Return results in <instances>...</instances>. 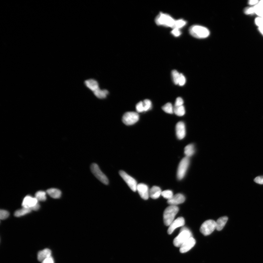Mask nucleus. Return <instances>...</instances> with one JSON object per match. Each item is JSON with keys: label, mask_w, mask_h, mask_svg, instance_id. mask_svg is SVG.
I'll return each instance as SVG.
<instances>
[{"label": "nucleus", "mask_w": 263, "mask_h": 263, "mask_svg": "<svg viewBox=\"0 0 263 263\" xmlns=\"http://www.w3.org/2000/svg\"><path fill=\"white\" fill-rule=\"evenodd\" d=\"M191 237L193 236L190 231L186 227H183L181 229L180 234L173 240V244L175 246L180 248L184 243Z\"/></svg>", "instance_id": "f257e3e1"}, {"label": "nucleus", "mask_w": 263, "mask_h": 263, "mask_svg": "<svg viewBox=\"0 0 263 263\" xmlns=\"http://www.w3.org/2000/svg\"><path fill=\"white\" fill-rule=\"evenodd\" d=\"M178 211V207L175 206H170L165 209L163 213V221L166 226H170Z\"/></svg>", "instance_id": "f03ea898"}, {"label": "nucleus", "mask_w": 263, "mask_h": 263, "mask_svg": "<svg viewBox=\"0 0 263 263\" xmlns=\"http://www.w3.org/2000/svg\"><path fill=\"white\" fill-rule=\"evenodd\" d=\"M190 34L196 38L204 39L208 36L210 31L207 28L200 25H193L189 29Z\"/></svg>", "instance_id": "7ed1b4c3"}, {"label": "nucleus", "mask_w": 263, "mask_h": 263, "mask_svg": "<svg viewBox=\"0 0 263 263\" xmlns=\"http://www.w3.org/2000/svg\"><path fill=\"white\" fill-rule=\"evenodd\" d=\"M175 21L170 15L161 13L155 18V22L158 25H162L173 28Z\"/></svg>", "instance_id": "20e7f679"}, {"label": "nucleus", "mask_w": 263, "mask_h": 263, "mask_svg": "<svg viewBox=\"0 0 263 263\" xmlns=\"http://www.w3.org/2000/svg\"><path fill=\"white\" fill-rule=\"evenodd\" d=\"M216 229V222L214 220H209L203 223L200 228V232L204 236L212 234Z\"/></svg>", "instance_id": "39448f33"}, {"label": "nucleus", "mask_w": 263, "mask_h": 263, "mask_svg": "<svg viewBox=\"0 0 263 263\" xmlns=\"http://www.w3.org/2000/svg\"><path fill=\"white\" fill-rule=\"evenodd\" d=\"M190 159L188 157H185L181 161L179 165L177 172V178L179 180H181L185 176L187 170L188 168Z\"/></svg>", "instance_id": "423d86ee"}, {"label": "nucleus", "mask_w": 263, "mask_h": 263, "mask_svg": "<svg viewBox=\"0 0 263 263\" xmlns=\"http://www.w3.org/2000/svg\"><path fill=\"white\" fill-rule=\"evenodd\" d=\"M91 170L93 174L102 183L106 185L109 184L108 178L102 172L97 164L95 163H93L91 166Z\"/></svg>", "instance_id": "0eeeda50"}, {"label": "nucleus", "mask_w": 263, "mask_h": 263, "mask_svg": "<svg viewBox=\"0 0 263 263\" xmlns=\"http://www.w3.org/2000/svg\"><path fill=\"white\" fill-rule=\"evenodd\" d=\"M139 116L138 113L129 111L125 113L123 117L122 120L123 123L127 125L134 124L139 120Z\"/></svg>", "instance_id": "6e6552de"}, {"label": "nucleus", "mask_w": 263, "mask_h": 263, "mask_svg": "<svg viewBox=\"0 0 263 263\" xmlns=\"http://www.w3.org/2000/svg\"><path fill=\"white\" fill-rule=\"evenodd\" d=\"M119 174L131 190L133 192H136L138 184L136 180L123 170L119 171Z\"/></svg>", "instance_id": "1a4fd4ad"}, {"label": "nucleus", "mask_w": 263, "mask_h": 263, "mask_svg": "<svg viewBox=\"0 0 263 263\" xmlns=\"http://www.w3.org/2000/svg\"><path fill=\"white\" fill-rule=\"evenodd\" d=\"M185 224V219L183 217H179L178 218L175 219L171 223L167 230V233L169 235H170L174 232V231L177 228L182 227L184 226Z\"/></svg>", "instance_id": "9d476101"}, {"label": "nucleus", "mask_w": 263, "mask_h": 263, "mask_svg": "<svg viewBox=\"0 0 263 263\" xmlns=\"http://www.w3.org/2000/svg\"><path fill=\"white\" fill-rule=\"evenodd\" d=\"M137 191L141 198L144 200H148L149 197V190L146 185L142 183L138 184L137 187Z\"/></svg>", "instance_id": "9b49d317"}, {"label": "nucleus", "mask_w": 263, "mask_h": 263, "mask_svg": "<svg viewBox=\"0 0 263 263\" xmlns=\"http://www.w3.org/2000/svg\"><path fill=\"white\" fill-rule=\"evenodd\" d=\"M196 241L193 237L188 239L180 247V251L182 253H186L192 249L196 244Z\"/></svg>", "instance_id": "f8f14e48"}, {"label": "nucleus", "mask_w": 263, "mask_h": 263, "mask_svg": "<svg viewBox=\"0 0 263 263\" xmlns=\"http://www.w3.org/2000/svg\"><path fill=\"white\" fill-rule=\"evenodd\" d=\"M39 203L38 201L35 197L27 196L24 198L22 206L23 207L31 209Z\"/></svg>", "instance_id": "ddd939ff"}, {"label": "nucleus", "mask_w": 263, "mask_h": 263, "mask_svg": "<svg viewBox=\"0 0 263 263\" xmlns=\"http://www.w3.org/2000/svg\"><path fill=\"white\" fill-rule=\"evenodd\" d=\"M176 132L177 137L180 140L184 139L186 135V128L184 122L180 121L177 123L176 126Z\"/></svg>", "instance_id": "4468645a"}, {"label": "nucleus", "mask_w": 263, "mask_h": 263, "mask_svg": "<svg viewBox=\"0 0 263 263\" xmlns=\"http://www.w3.org/2000/svg\"><path fill=\"white\" fill-rule=\"evenodd\" d=\"M185 196L181 194H177L173 196L172 198L168 200L167 202L170 206H175L178 205L185 202Z\"/></svg>", "instance_id": "2eb2a0df"}, {"label": "nucleus", "mask_w": 263, "mask_h": 263, "mask_svg": "<svg viewBox=\"0 0 263 263\" xmlns=\"http://www.w3.org/2000/svg\"><path fill=\"white\" fill-rule=\"evenodd\" d=\"M52 252L50 250L46 248L40 251L38 254L37 258L39 261L43 262L47 258L51 256Z\"/></svg>", "instance_id": "dca6fc26"}, {"label": "nucleus", "mask_w": 263, "mask_h": 263, "mask_svg": "<svg viewBox=\"0 0 263 263\" xmlns=\"http://www.w3.org/2000/svg\"><path fill=\"white\" fill-rule=\"evenodd\" d=\"M162 191L159 187L153 186L149 191V196L151 198L153 199H156L159 198L161 195Z\"/></svg>", "instance_id": "f3484780"}, {"label": "nucleus", "mask_w": 263, "mask_h": 263, "mask_svg": "<svg viewBox=\"0 0 263 263\" xmlns=\"http://www.w3.org/2000/svg\"><path fill=\"white\" fill-rule=\"evenodd\" d=\"M85 84L89 89L93 92L99 88L98 83L94 79L87 80L85 81Z\"/></svg>", "instance_id": "a211bd4d"}, {"label": "nucleus", "mask_w": 263, "mask_h": 263, "mask_svg": "<svg viewBox=\"0 0 263 263\" xmlns=\"http://www.w3.org/2000/svg\"><path fill=\"white\" fill-rule=\"evenodd\" d=\"M228 220V217L223 216L219 218L216 222V229L220 231L224 228Z\"/></svg>", "instance_id": "6ab92c4d"}, {"label": "nucleus", "mask_w": 263, "mask_h": 263, "mask_svg": "<svg viewBox=\"0 0 263 263\" xmlns=\"http://www.w3.org/2000/svg\"><path fill=\"white\" fill-rule=\"evenodd\" d=\"M47 193L48 194L53 198H59L61 196V192L58 189L56 188L49 189L47 190Z\"/></svg>", "instance_id": "aec40b11"}, {"label": "nucleus", "mask_w": 263, "mask_h": 263, "mask_svg": "<svg viewBox=\"0 0 263 263\" xmlns=\"http://www.w3.org/2000/svg\"><path fill=\"white\" fill-rule=\"evenodd\" d=\"M195 152L194 145L190 144L187 145L185 148L184 153L186 157H189L192 156Z\"/></svg>", "instance_id": "412c9836"}, {"label": "nucleus", "mask_w": 263, "mask_h": 263, "mask_svg": "<svg viewBox=\"0 0 263 263\" xmlns=\"http://www.w3.org/2000/svg\"><path fill=\"white\" fill-rule=\"evenodd\" d=\"M31 211L30 208L23 207V208L16 211L15 215L17 217L23 216L30 213Z\"/></svg>", "instance_id": "4be33fe9"}, {"label": "nucleus", "mask_w": 263, "mask_h": 263, "mask_svg": "<svg viewBox=\"0 0 263 263\" xmlns=\"http://www.w3.org/2000/svg\"><path fill=\"white\" fill-rule=\"evenodd\" d=\"M95 96L100 99H103L106 97L108 94V91L106 90H102L100 89H97V90L94 92Z\"/></svg>", "instance_id": "5701e85b"}, {"label": "nucleus", "mask_w": 263, "mask_h": 263, "mask_svg": "<svg viewBox=\"0 0 263 263\" xmlns=\"http://www.w3.org/2000/svg\"><path fill=\"white\" fill-rule=\"evenodd\" d=\"M35 198L38 202H44L47 200L46 193L43 191H39L36 193Z\"/></svg>", "instance_id": "b1692460"}, {"label": "nucleus", "mask_w": 263, "mask_h": 263, "mask_svg": "<svg viewBox=\"0 0 263 263\" xmlns=\"http://www.w3.org/2000/svg\"><path fill=\"white\" fill-rule=\"evenodd\" d=\"M174 113L178 116H183L185 113V109L184 106H175L174 108Z\"/></svg>", "instance_id": "393cba45"}, {"label": "nucleus", "mask_w": 263, "mask_h": 263, "mask_svg": "<svg viewBox=\"0 0 263 263\" xmlns=\"http://www.w3.org/2000/svg\"><path fill=\"white\" fill-rule=\"evenodd\" d=\"M163 110L168 114H172L174 113V108L170 103H167L162 107Z\"/></svg>", "instance_id": "a878e982"}, {"label": "nucleus", "mask_w": 263, "mask_h": 263, "mask_svg": "<svg viewBox=\"0 0 263 263\" xmlns=\"http://www.w3.org/2000/svg\"><path fill=\"white\" fill-rule=\"evenodd\" d=\"M181 73H179L178 71L176 70H174L172 71L171 75L173 80V82L175 85H178L179 80L181 77Z\"/></svg>", "instance_id": "bb28decb"}, {"label": "nucleus", "mask_w": 263, "mask_h": 263, "mask_svg": "<svg viewBox=\"0 0 263 263\" xmlns=\"http://www.w3.org/2000/svg\"><path fill=\"white\" fill-rule=\"evenodd\" d=\"M186 22L182 19L176 20L173 29H180L181 28L184 27L186 24Z\"/></svg>", "instance_id": "cd10ccee"}, {"label": "nucleus", "mask_w": 263, "mask_h": 263, "mask_svg": "<svg viewBox=\"0 0 263 263\" xmlns=\"http://www.w3.org/2000/svg\"><path fill=\"white\" fill-rule=\"evenodd\" d=\"M161 196L169 200L172 198L173 196V193L171 190H166L162 192Z\"/></svg>", "instance_id": "c85d7f7f"}, {"label": "nucleus", "mask_w": 263, "mask_h": 263, "mask_svg": "<svg viewBox=\"0 0 263 263\" xmlns=\"http://www.w3.org/2000/svg\"><path fill=\"white\" fill-rule=\"evenodd\" d=\"M144 111H146L150 110L152 107V103L149 99H146L143 101Z\"/></svg>", "instance_id": "c756f323"}, {"label": "nucleus", "mask_w": 263, "mask_h": 263, "mask_svg": "<svg viewBox=\"0 0 263 263\" xmlns=\"http://www.w3.org/2000/svg\"><path fill=\"white\" fill-rule=\"evenodd\" d=\"M9 213L7 211L5 210H1L0 211V219L1 220H5L8 218Z\"/></svg>", "instance_id": "7c9ffc66"}, {"label": "nucleus", "mask_w": 263, "mask_h": 263, "mask_svg": "<svg viewBox=\"0 0 263 263\" xmlns=\"http://www.w3.org/2000/svg\"><path fill=\"white\" fill-rule=\"evenodd\" d=\"M136 108L137 112L141 113L144 111L143 102L140 101L136 105Z\"/></svg>", "instance_id": "2f4dec72"}, {"label": "nucleus", "mask_w": 263, "mask_h": 263, "mask_svg": "<svg viewBox=\"0 0 263 263\" xmlns=\"http://www.w3.org/2000/svg\"><path fill=\"white\" fill-rule=\"evenodd\" d=\"M186 82V78H185L184 76L183 75L182 73H181L180 78L179 81L178 85H180V86H183L185 85Z\"/></svg>", "instance_id": "473e14b6"}, {"label": "nucleus", "mask_w": 263, "mask_h": 263, "mask_svg": "<svg viewBox=\"0 0 263 263\" xmlns=\"http://www.w3.org/2000/svg\"><path fill=\"white\" fill-rule=\"evenodd\" d=\"M184 102L183 99L181 97H178L175 101V106H182L184 104Z\"/></svg>", "instance_id": "72a5a7b5"}, {"label": "nucleus", "mask_w": 263, "mask_h": 263, "mask_svg": "<svg viewBox=\"0 0 263 263\" xmlns=\"http://www.w3.org/2000/svg\"><path fill=\"white\" fill-rule=\"evenodd\" d=\"M254 182L261 185H263V176H259L256 177L254 180Z\"/></svg>", "instance_id": "f704fd0d"}, {"label": "nucleus", "mask_w": 263, "mask_h": 263, "mask_svg": "<svg viewBox=\"0 0 263 263\" xmlns=\"http://www.w3.org/2000/svg\"><path fill=\"white\" fill-rule=\"evenodd\" d=\"M171 33L175 37H178L181 34L180 30L178 29H174L171 32Z\"/></svg>", "instance_id": "c9c22d12"}, {"label": "nucleus", "mask_w": 263, "mask_h": 263, "mask_svg": "<svg viewBox=\"0 0 263 263\" xmlns=\"http://www.w3.org/2000/svg\"><path fill=\"white\" fill-rule=\"evenodd\" d=\"M245 13L246 15H251L255 13V10L254 7H251L248 8L245 10Z\"/></svg>", "instance_id": "e433bc0d"}, {"label": "nucleus", "mask_w": 263, "mask_h": 263, "mask_svg": "<svg viewBox=\"0 0 263 263\" xmlns=\"http://www.w3.org/2000/svg\"><path fill=\"white\" fill-rule=\"evenodd\" d=\"M42 263H54V261L53 258L51 256L43 261Z\"/></svg>", "instance_id": "4c0bfd02"}, {"label": "nucleus", "mask_w": 263, "mask_h": 263, "mask_svg": "<svg viewBox=\"0 0 263 263\" xmlns=\"http://www.w3.org/2000/svg\"><path fill=\"white\" fill-rule=\"evenodd\" d=\"M40 208V205L39 204V203H38V204L35 205V206L33 207L31 209L32 211H36L38 210Z\"/></svg>", "instance_id": "58836bf2"}, {"label": "nucleus", "mask_w": 263, "mask_h": 263, "mask_svg": "<svg viewBox=\"0 0 263 263\" xmlns=\"http://www.w3.org/2000/svg\"><path fill=\"white\" fill-rule=\"evenodd\" d=\"M258 1H256V0H251L249 1V4L250 5H254L256 4L257 3H258Z\"/></svg>", "instance_id": "ea45409f"}, {"label": "nucleus", "mask_w": 263, "mask_h": 263, "mask_svg": "<svg viewBox=\"0 0 263 263\" xmlns=\"http://www.w3.org/2000/svg\"><path fill=\"white\" fill-rule=\"evenodd\" d=\"M259 30L263 35V27H259Z\"/></svg>", "instance_id": "a19ab883"}, {"label": "nucleus", "mask_w": 263, "mask_h": 263, "mask_svg": "<svg viewBox=\"0 0 263 263\" xmlns=\"http://www.w3.org/2000/svg\"><path fill=\"white\" fill-rule=\"evenodd\" d=\"M258 4L259 5H260L261 6H262L263 7V1H260Z\"/></svg>", "instance_id": "79ce46f5"}]
</instances>
